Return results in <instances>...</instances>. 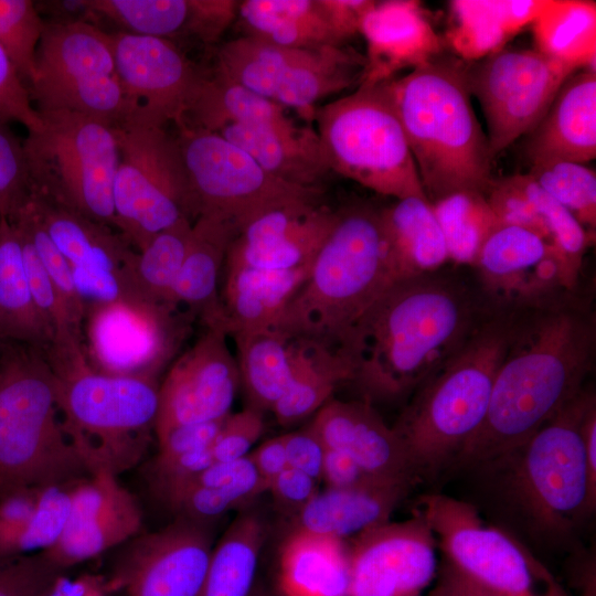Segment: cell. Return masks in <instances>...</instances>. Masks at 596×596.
Wrapping results in <instances>:
<instances>
[{"instance_id": "cell-1", "label": "cell", "mask_w": 596, "mask_h": 596, "mask_svg": "<svg viewBox=\"0 0 596 596\" xmlns=\"http://www.w3.org/2000/svg\"><path fill=\"white\" fill-rule=\"evenodd\" d=\"M489 306L477 283L454 269L394 281L338 347L350 383L372 405L405 398L464 345Z\"/></svg>"}, {"instance_id": "cell-2", "label": "cell", "mask_w": 596, "mask_h": 596, "mask_svg": "<svg viewBox=\"0 0 596 596\" xmlns=\"http://www.w3.org/2000/svg\"><path fill=\"white\" fill-rule=\"evenodd\" d=\"M595 349L592 300L578 289L520 308L486 417L456 464L478 467L528 439L583 392Z\"/></svg>"}, {"instance_id": "cell-3", "label": "cell", "mask_w": 596, "mask_h": 596, "mask_svg": "<svg viewBox=\"0 0 596 596\" xmlns=\"http://www.w3.org/2000/svg\"><path fill=\"white\" fill-rule=\"evenodd\" d=\"M519 309L490 305L464 345L423 382L392 426L417 480L456 464L480 428Z\"/></svg>"}, {"instance_id": "cell-4", "label": "cell", "mask_w": 596, "mask_h": 596, "mask_svg": "<svg viewBox=\"0 0 596 596\" xmlns=\"http://www.w3.org/2000/svg\"><path fill=\"white\" fill-rule=\"evenodd\" d=\"M386 85L429 203L461 191L486 195L493 157L471 105L465 62L440 54Z\"/></svg>"}, {"instance_id": "cell-5", "label": "cell", "mask_w": 596, "mask_h": 596, "mask_svg": "<svg viewBox=\"0 0 596 596\" xmlns=\"http://www.w3.org/2000/svg\"><path fill=\"white\" fill-rule=\"evenodd\" d=\"M594 397L584 389L523 443L478 466L509 512L538 540H565L595 510L583 440Z\"/></svg>"}, {"instance_id": "cell-6", "label": "cell", "mask_w": 596, "mask_h": 596, "mask_svg": "<svg viewBox=\"0 0 596 596\" xmlns=\"http://www.w3.org/2000/svg\"><path fill=\"white\" fill-rule=\"evenodd\" d=\"M381 209L358 202L337 220L275 329L338 349L359 316L394 281Z\"/></svg>"}, {"instance_id": "cell-7", "label": "cell", "mask_w": 596, "mask_h": 596, "mask_svg": "<svg viewBox=\"0 0 596 596\" xmlns=\"http://www.w3.org/2000/svg\"><path fill=\"white\" fill-rule=\"evenodd\" d=\"M66 435L89 473L116 476L143 458L159 409L156 376L107 374L89 364L83 347L47 350Z\"/></svg>"}, {"instance_id": "cell-8", "label": "cell", "mask_w": 596, "mask_h": 596, "mask_svg": "<svg viewBox=\"0 0 596 596\" xmlns=\"http://www.w3.org/2000/svg\"><path fill=\"white\" fill-rule=\"evenodd\" d=\"M88 476L65 433L46 354L28 344L0 343V499Z\"/></svg>"}, {"instance_id": "cell-9", "label": "cell", "mask_w": 596, "mask_h": 596, "mask_svg": "<svg viewBox=\"0 0 596 596\" xmlns=\"http://www.w3.org/2000/svg\"><path fill=\"white\" fill-rule=\"evenodd\" d=\"M330 171L397 200L427 199L386 81L315 109Z\"/></svg>"}, {"instance_id": "cell-10", "label": "cell", "mask_w": 596, "mask_h": 596, "mask_svg": "<svg viewBox=\"0 0 596 596\" xmlns=\"http://www.w3.org/2000/svg\"><path fill=\"white\" fill-rule=\"evenodd\" d=\"M39 114L43 128L23 140L31 192L115 226L119 151L113 126L68 110Z\"/></svg>"}, {"instance_id": "cell-11", "label": "cell", "mask_w": 596, "mask_h": 596, "mask_svg": "<svg viewBox=\"0 0 596 596\" xmlns=\"http://www.w3.org/2000/svg\"><path fill=\"white\" fill-rule=\"evenodd\" d=\"M119 151L116 227L141 249L182 219L198 217L180 145L162 125L129 118L113 126Z\"/></svg>"}, {"instance_id": "cell-12", "label": "cell", "mask_w": 596, "mask_h": 596, "mask_svg": "<svg viewBox=\"0 0 596 596\" xmlns=\"http://www.w3.org/2000/svg\"><path fill=\"white\" fill-rule=\"evenodd\" d=\"M28 88L39 113L75 111L111 126L131 114L110 35L85 21L44 22Z\"/></svg>"}, {"instance_id": "cell-13", "label": "cell", "mask_w": 596, "mask_h": 596, "mask_svg": "<svg viewBox=\"0 0 596 596\" xmlns=\"http://www.w3.org/2000/svg\"><path fill=\"white\" fill-rule=\"evenodd\" d=\"M417 510L446 560L499 596H571L528 547L487 524L469 502L441 493L422 496Z\"/></svg>"}, {"instance_id": "cell-14", "label": "cell", "mask_w": 596, "mask_h": 596, "mask_svg": "<svg viewBox=\"0 0 596 596\" xmlns=\"http://www.w3.org/2000/svg\"><path fill=\"white\" fill-rule=\"evenodd\" d=\"M365 63L345 46L294 49L241 36L219 49L214 73L311 119L317 102L361 84Z\"/></svg>"}, {"instance_id": "cell-15", "label": "cell", "mask_w": 596, "mask_h": 596, "mask_svg": "<svg viewBox=\"0 0 596 596\" xmlns=\"http://www.w3.org/2000/svg\"><path fill=\"white\" fill-rule=\"evenodd\" d=\"M179 130L177 138L198 216L219 215L240 230L270 209L321 202L322 189L291 184L272 175L219 132L190 126Z\"/></svg>"}, {"instance_id": "cell-16", "label": "cell", "mask_w": 596, "mask_h": 596, "mask_svg": "<svg viewBox=\"0 0 596 596\" xmlns=\"http://www.w3.org/2000/svg\"><path fill=\"white\" fill-rule=\"evenodd\" d=\"M577 70L538 50H500L465 63L468 88L480 103L494 157L543 118L564 81Z\"/></svg>"}, {"instance_id": "cell-17", "label": "cell", "mask_w": 596, "mask_h": 596, "mask_svg": "<svg viewBox=\"0 0 596 596\" xmlns=\"http://www.w3.org/2000/svg\"><path fill=\"white\" fill-rule=\"evenodd\" d=\"M472 267L482 296L498 307H530L579 285V276L553 245L517 225L501 224Z\"/></svg>"}, {"instance_id": "cell-18", "label": "cell", "mask_w": 596, "mask_h": 596, "mask_svg": "<svg viewBox=\"0 0 596 596\" xmlns=\"http://www.w3.org/2000/svg\"><path fill=\"white\" fill-rule=\"evenodd\" d=\"M212 550L210 525L175 518L129 540L110 586L127 596H200Z\"/></svg>"}, {"instance_id": "cell-19", "label": "cell", "mask_w": 596, "mask_h": 596, "mask_svg": "<svg viewBox=\"0 0 596 596\" xmlns=\"http://www.w3.org/2000/svg\"><path fill=\"white\" fill-rule=\"evenodd\" d=\"M109 35L117 75L131 107L129 118L182 126L203 73L168 39L123 31Z\"/></svg>"}, {"instance_id": "cell-20", "label": "cell", "mask_w": 596, "mask_h": 596, "mask_svg": "<svg viewBox=\"0 0 596 596\" xmlns=\"http://www.w3.org/2000/svg\"><path fill=\"white\" fill-rule=\"evenodd\" d=\"M226 337L221 328L205 327L168 371L159 385L158 443L177 427L219 421L231 413L241 381Z\"/></svg>"}, {"instance_id": "cell-21", "label": "cell", "mask_w": 596, "mask_h": 596, "mask_svg": "<svg viewBox=\"0 0 596 596\" xmlns=\"http://www.w3.org/2000/svg\"><path fill=\"white\" fill-rule=\"evenodd\" d=\"M436 538L415 509L359 535L349 547V596H421L437 571Z\"/></svg>"}, {"instance_id": "cell-22", "label": "cell", "mask_w": 596, "mask_h": 596, "mask_svg": "<svg viewBox=\"0 0 596 596\" xmlns=\"http://www.w3.org/2000/svg\"><path fill=\"white\" fill-rule=\"evenodd\" d=\"M174 309L143 301L87 307L92 352L100 366L97 371L156 376L183 334L172 316Z\"/></svg>"}, {"instance_id": "cell-23", "label": "cell", "mask_w": 596, "mask_h": 596, "mask_svg": "<svg viewBox=\"0 0 596 596\" xmlns=\"http://www.w3.org/2000/svg\"><path fill=\"white\" fill-rule=\"evenodd\" d=\"M142 528V511L118 476L97 471L71 489L70 512L58 540L41 553L67 570L125 544Z\"/></svg>"}, {"instance_id": "cell-24", "label": "cell", "mask_w": 596, "mask_h": 596, "mask_svg": "<svg viewBox=\"0 0 596 596\" xmlns=\"http://www.w3.org/2000/svg\"><path fill=\"white\" fill-rule=\"evenodd\" d=\"M337 220L321 202L270 209L244 224L224 265L259 270H292L312 263Z\"/></svg>"}, {"instance_id": "cell-25", "label": "cell", "mask_w": 596, "mask_h": 596, "mask_svg": "<svg viewBox=\"0 0 596 596\" xmlns=\"http://www.w3.org/2000/svg\"><path fill=\"white\" fill-rule=\"evenodd\" d=\"M309 426L326 448L347 454L370 477L414 486L418 481L400 437L371 403L331 398Z\"/></svg>"}, {"instance_id": "cell-26", "label": "cell", "mask_w": 596, "mask_h": 596, "mask_svg": "<svg viewBox=\"0 0 596 596\" xmlns=\"http://www.w3.org/2000/svg\"><path fill=\"white\" fill-rule=\"evenodd\" d=\"M360 33L366 42L361 84L394 78L397 72L424 65L443 51V42L418 1H375L361 22Z\"/></svg>"}, {"instance_id": "cell-27", "label": "cell", "mask_w": 596, "mask_h": 596, "mask_svg": "<svg viewBox=\"0 0 596 596\" xmlns=\"http://www.w3.org/2000/svg\"><path fill=\"white\" fill-rule=\"evenodd\" d=\"M525 156L531 166L570 161L588 162L596 157V72L571 74L550 108L529 132Z\"/></svg>"}, {"instance_id": "cell-28", "label": "cell", "mask_w": 596, "mask_h": 596, "mask_svg": "<svg viewBox=\"0 0 596 596\" xmlns=\"http://www.w3.org/2000/svg\"><path fill=\"white\" fill-rule=\"evenodd\" d=\"M486 198L501 224L525 227L551 245L581 275L592 236L529 173L493 179Z\"/></svg>"}, {"instance_id": "cell-29", "label": "cell", "mask_w": 596, "mask_h": 596, "mask_svg": "<svg viewBox=\"0 0 596 596\" xmlns=\"http://www.w3.org/2000/svg\"><path fill=\"white\" fill-rule=\"evenodd\" d=\"M237 233V226L230 220L214 214L199 215L192 223L189 247L168 298L169 306H188L204 327L225 332L219 285Z\"/></svg>"}, {"instance_id": "cell-30", "label": "cell", "mask_w": 596, "mask_h": 596, "mask_svg": "<svg viewBox=\"0 0 596 596\" xmlns=\"http://www.w3.org/2000/svg\"><path fill=\"white\" fill-rule=\"evenodd\" d=\"M414 485L373 480L351 488L318 491L292 520V530L344 540L390 521Z\"/></svg>"}, {"instance_id": "cell-31", "label": "cell", "mask_w": 596, "mask_h": 596, "mask_svg": "<svg viewBox=\"0 0 596 596\" xmlns=\"http://www.w3.org/2000/svg\"><path fill=\"white\" fill-rule=\"evenodd\" d=\"M219 134L246 151L265 171L291 184L322 189L330 171L311 127L228 125Z\"/></svg>"}, {"instance_id": "cell-32", "label": "cell", "mask_w": 596, "mask_h": 596, "mask_svg": "<svg viewBox=\"0 0 596 596\" xmlns=\"http://www.w3.org/2000/svg\"><path fill=\"white\" fill-rule=\"evenodd\" d=\"M350 555L344 540L291 530L278 556L280 596H349Z\"/></svg>"}, {"instance_id": "cell-33", "label": "cell", "mask_w": 596, "mask_h": 596, "mask_svg": "<svg viewBox=\"0 0 596 596\" xmlns=\"http://www.w3.org/2000/svg\"><path fill=\"white\" fill-rule=\"evenodd\" d=\"M310 266L277 272L224 265L220 298L227 336L274 328L288 301L306 281Z\"/></svg>"}, {"instance_id": "cell-34", "label": "cell", "mask_w": 596, "mask_h": 596, "mask_svg": "<svg viewBox=\"0 0 596 596\" xmlns=\"http://www.w3.org/2000/svg\"><path fill=\"white\" fill-rule=\"evenodd\" d=\"M546 0H455L447 41L464 61L476 62L503 49L532 23Z\"/></svg>"}, {"instance_id": "cell-35", "label": "cell", "mask_w": 596, "mask_h": 596, "mask_svg": "<svg viewBox=\"0 0 596 596\" xmlns=\"http://www.w3.org/2000/svg\"><path fill=\"white\" fill-rule=\"evenodd\" d=\"M31 202L50 237L71 266L125 270L135 252L109 226L35 193Z\"/></svg>"}, {"instance_id": "cell-36", "label": "cell", "mask_w": 596, "mask_h": 596, "mask_svg": "<svg viewBox=\"0 0 596 596\" xmlns=\"http://www.w3.org/2000/svg\"><path fill=\"white\" fill-rule=\"evenodd\" d=\"M396 279L435 272L449 262L446 242L427 199L411 196L381 209Z\"/></svg>"}, {"instance_id": "cell-37", "label": "cell", "mask_w": 596, "mask_h": 596, "mask_svg": "<svg viewBox=\"0 0 596 596\" xmlns=\"http://www.w3.org/2000/svg\"><path fill=\"white\" fill-rule=\"evenodd\" d=\"M351 376V365L339 349L294 338L291 380L272 412L280 425H294L316 414Z\"/></svg>"}, {"instance_id": "cell-38", "label": "cell", "mask_w": 596, "mask_h": 596, "mask_svg": "<svg viewBox=\"0 0 596 596\" xmlns=\"http://www.w3.org/2000/svg\"><path fill=\"white\" fill-rule=\"evenodd\" d=\"M54 331L33 300L15 225L0 221V343L47 350Z\"/></svg>"}, {"instance_id": "cell-39", "label": "cell", "mask_w": 596, "mask_h": 596, "mask_svg": "<svg viewBox=\"0 0 596 596\" xmlns=\"http://www.w3.org/2000/svg\"><path fill=\"white\" fill-rule=\"evenodd\" d=\"M244 36L294 49L341 45L319 0H244L237 14Z\"/></svg>"}, {"instance_id": "cell-40", "label": "cell", "mask_w": 596, "mask_h": 596, "mask_svg": "<svg viewBox=\"0 0 596 596\" xmlns=\"http://www.w3.org/2000/svg\"><path fill=\"white\" fill-rule=\"evenodd\" d=\"M247 405L262 413L272 411L287 390L292 373V339L275 328L232 334Z\"/></svg>"}, {"instance_id": "cell-41", "label": "cell", "mask_w": 596, "mask_h": 596, "mask_svg": "<svg viewBox=\"0 0 596 596\" xmlns=\"http://www.w3.org/2000/svg\"><path fill=\"white\" fill-rule=\"evenodd\" d=\"M292 124L281 105L213 73L203 74L182 126L219 132L228 125Z\"/></svg>"}, {"instance_id": "cell-42", "label": "cell", "mask_w": 596, "mask_h": 596, "mask_svg": "<svg viewBox=\"0 0 596 596\" xmlns=\"http://www.w3.org/2000/svg\"><path fill=\"white\" fill-rule=\"evenodd\" d=\"M266 536L258 513H241L213 546L200 596H252Z\"/></svg>"}, {"instance_id": "cell-43", "label": "cell", "mask_w": 596, "mask_h": 596, "mask_svg": "<svg viewBox=\"0 0 596 596\" xmlns=\"http://www.w3.org/2000/svg\"><path fill=\"white\" fill-rule=\"evenodd\" d=\"M532 24L535 50L577 71H595L594 1L546 0Z\"/></svg>"}, {"instance_id": "cell-44", "label": "cell", "mask_w": 596, "mask_h": 596, "mask_svg": "<svg viewBox=\"0 0 596 596\" xmlns=\"http://www.w3.org/2000/svg\"><path fill=\"white\" fill-rule=\"evenodd\" d=\"M192 223L182 219L155 235L134 254L125 272L132 291L140 300L168 305L170 291L189 247Z\"/></svg>"}, {"instance_id": "cell-45", "label": "cell", "mask_w": 596, "mask_h": 596, "mask_svg": "<svg viewBox=\"0 0 596 596\" xmlns=\"http://www.w3.org/2000/svg\"><path fill=\"white\" fill-rule=\"evenodd\" d=\"M432 206L449 260L472 267L486 240L501 225L486 195L475 191L456 192Z\"/></svg>"}, {"instance_id": "cell-46", "label": "cell", "mask_w": 596, "mask_h": 596, "mask_svg": "<svg viewBox=\"0 0 596 596\" xmlns=\"http://www.w3.org/2000/svg\"><path fill=\"white\" fill-rule=\"evenodd\" d=\"M91 15L103 17L127 33L170 39L190 35L192 0H85Z\"/></svg>"}, {"instance_id": "cell-47", "label": "cell", "mask_w": 596, "mask_h": 596, "mask_svg": "<svg viewBox=\"0 0 596 596\" xmlns=\"http://www.w3.org/2000/svg\"><path fill=\"white\" fill-rule=\"evenodd\" d=\"M532 179L593 236L596 227V174L583 163L556 161L531 166Z\"/></svg>"}, {"instance_id": "cell-48", "label": "cell", "mask_w": 596, "mask_h": 596, "mask_svg": "<svg viewBox=\"0 0 596 596\" xmlns=\"http://www.w3.org/2000/svg\"><path fill=\"white\" fill-rule=\"evenodd\" d=\"M44 21L30 0H0V46L29 86Z\"/></svg>"}, {"instance_id": "cell-49", "label": "cell", "mask_w": 596, "mask_h": 596, "mask_svg": "<svg viewBox=\"0 0 596 596\" xmlns=\"http://www.w3.org/2000/svg\"><path fill=\"white\" fill-rule=\"evenodd\" d=\"M11 222L32 244L45 272L62 295L72 318L81 327L86 315V306L74 286L71 265L43 226L30 196Z\"/></svg>"}, {"instance_id": "cell-50", "label": "cell", "mask_w": 596, "mask_h": 596, "mask_svg": "<svg viewBox=\"0 0 596 596\" xmlns=\"http://www.w3.org/2000/svg\"><path fill=\"white\" fill-rule=\"evenodd\" d=\"M64 573L41 552L0 560V596H51Z\"/></svg>"}, {"instance_id": "cell-51", "label": "cell", "mask_w": 596, "mask_h": 596, "mask_svg": "<svg viewBox=\"0 0 596 596\" xmlns=\"http://www.w3.org/2000/svg\"><path fill=\"white\" fill-rule=\"evenodd\" d=\"M31 194L23 141L0 121V216L13 221Z\"/></svg>"}, {"instance_id": "cell-52", "label": "cell", "mask_w": 596, "mask_h": 596, "mask_svg": "<svg viewBox=\"0 0 596 596\" xmlns=\"http://www.w3.org/2000/svg\"><path fill=\"white\" fill-rule=\"evenodd\" d=\"M264 432V413L246 406L230 413L211 446L214 461H231L248 456Z\"/></svg>"}, {"instance_id": "cell-53", "label": "cell", "mask_w": 596, "mask_h": 596, "mask_svg": "<svg viewBox=\"0 0 596 596\" xmlns=\"http://www.w3.org/2000/svg\"><path fill=\"white\" fill-rule=\"evenodd\" d=\"M0 121L23 125L28 132L43 128L39 111L32 105L29 88L18 68L0 46Z\"/></svg>"}, {"instance_id": "cell-54", "label": "cell", "mask_w": 596, "mask_h": 596, "mask_svg": "<svg viewBox=\"0 0 596 596\" xmlns=\"http://www.w3.org/2000/svg\"><path fill=\"white\" fill-rule=\"evenodd\" d=\"M40 491L22 489L0 499V560L13 557L17 536L34 512Z\"/></svg>"}, {"instance_id": "cell-55", "label": "cell", "mask_w": 596, "mask_h": 596, "mask_svg": "<svg viewBox=\"0 0 596 596\" xmlns=\"http://www.w3.org/2000/svg\"><path fill=\"white\" fill-rule=\"evenodd\" d=\"M238 1L192 0L190 35L205 44L216 42L236 19Z\"/></svg>"}, {"instance_id": "cell-56", "label": "cell", "mask_w": 596, "mask_h": 596, "mask_svg": "<svg viewBox=\"0 0 596 596\" xmlns=\"http://www.w3.org/2000/svg\"><path fill=\"white\" fill-rule=\"evenodd\" d=\"M268 491L280 511L292 519L319 490L316 479L297 469L287 467L272 481Z\"/></svg>"}, {"instance_id": "cell-57", "label": "cell", "mask_w": 596, "mask_h": 596, "mask_svg": "<svg viewBox=\"0 0 596 596\" xmlns=\"http://www.w3.org/2000/svg\"><path fill=\"white\" fill-rule=\"evenodd\" d=\"M283 436L288 467L318 482L321 480L326 446L310 426Z\"/></svg>"}, {"instance_id": "cell-58", "label": "cell", "mask_w": 596, "mask_h": 596, "mask_svg": "<svg viewBox=\"0 0 596 596\" xmlns=\"http://www.w3.org/2000/svg\"><path fill=\"white\" fill-rule=\"evenodd\" d=\"M327 21L341 45L360 33L365 13L373 0H319Z\"/></svg>"}, {"instance_id": "cell-59", "label": "cell", "mask_w": 596, "mask_h": 596, "mask_svg": "<svg viewBox=\"0 0 596 596\" xmlns=\"http://www.w3.org/2000/svg\"><path fill=\"white\" fill-rule=\"evenodd\" d=\"M321 480L324 481L327 488H351L380 479L372 478L365 473L364 470L347 454L327 448L323 458Z\"/></svg>"}, {"instance_id": "cell-60", "label": "cell", "mask_w": 596, "mask_h": 596, "mask_svg": "<svg viewBox=\"0 0 596 596\" xmlns=\"http://www.w3.org/2000/svg\"><path fill=\"white\" fill-rule=\"evenodd\" d=\"M428 596H499L480 585L447 560L439 573L438 581Z\"/></svg>"}, {"instance_id": "cell-61", "label": "cell", "mask_w": 596, "mask_h": 596, "mask_svg": "<svg viewBox=\"0 0 596 596\" xmlns=\"http://www.w3.org/2000/svg\"><path fill=\"white\" fill-rule=\"evenodd\" d=\"M248 455L267 491L272 481L288 467L283 436L265 440Z\"/></svg>"}, {"instance_id": "cell-62", "label": "cell", "mask_w": 596, "mask_h": 596, "mask_svg": "<svg viewBox=\"0 0 596 596\" xmlns=\"http://www.w3.org/2000/svg\"><path fill=\"white\" fill-rule=\"evenodd\" d=\"M583 440L592 488L596 490V398L586 411L583 422Z\"/></svg>"}, {"instance_id": "cell-63", "label": "cell", "mask_w": 596, "mask_h": 596, "mask_svg": "<svg viewBox=\"0 0 596 596\" xmlns=\"http://www.w3.org/2000/svg\"><path fill=\"white\" fill-rule=\"evenodd\" d=\"M252 596H273L270 593L265 590L262 586L255 587Z\"/></svg>"}, {"instance_id": "cell-64", "label": "cell", "mask_w": 596, "mask_h": 596, "mask_svg": "<svg viewBox=\"0 0 596 596\" xmlns=\"http://www.w3.org/2000/svg\"><path fill=\"white\" fill-rule=\"evenodd\" d=\"M1 219H2V217L0 216V221H1Z\"/></svg>"}]
</instances>
